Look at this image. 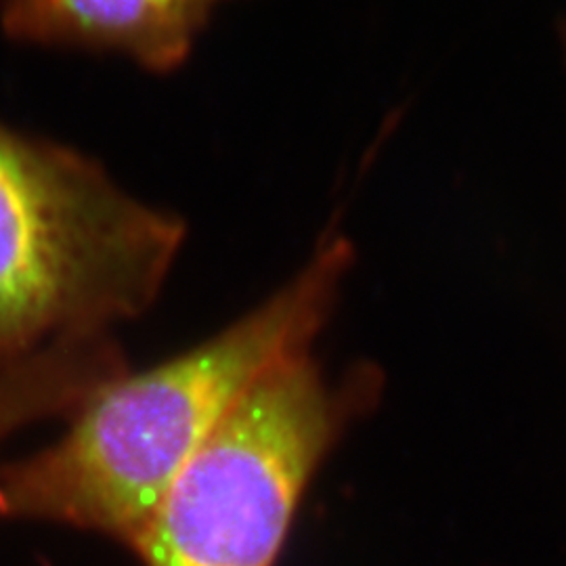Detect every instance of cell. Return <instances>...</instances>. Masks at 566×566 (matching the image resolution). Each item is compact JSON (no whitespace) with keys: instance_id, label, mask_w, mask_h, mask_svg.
<instances>
[{"instance_id":"cell-1","label":"cell","mask_w":566,"mask_h":566,"mask_svg":"<svg viewBox=\"0 0 566 566\" xmlns=\"http://www.w3.org/2000/svg\"><path fill=\"white\" fill-rule=\"evenodd\" d=\"M353 261V243L332 231L290 282L214 338L99 386L57 443L0 465V521H53L135 546L182 465L243 395L311 350Z\"/></svg>"},{"instance_id":"cell-2","label":"cell","mask_w":566,"mask_h":566,"mask_svg":"<svg viewBox=\"0 0 566 566\" xmlns=\"http://www.w3.org/2000/svg\"><path fill=\"white\" fill-rule=\"evenodd\" d=\"M182 242L97 160L0 122V374L142 315Z\"/></svg>"},{"instance_id":"cell-3","label":"cell","mask_w":566,"mask_h":566,"mask_svg":"<svg viewBox=\"0 0 566 566\" xmlns=\"http://www.w3.org/2000/svg\"><path fill=\"white\" fill-rule=\"evenodd\" d=\"M380 390L374 367L336 385L308 350L271 367L168 486L133 546L143 566H275L315 470Z\"/></svg>"},{"instance_id":"cell-4","label":"cell","mask_w":566,"mask_h":566,"mask_svg":"<svg viewBox=\"0 0 566 566\" xmlns=\"http://www.w3.org/2000/svg\"><path fill=\"white\" fill-rule=\"evenodd\" d=\"M224 2L229 0H0V21L15 41L109 51L166 74L191 55Z\"/></svg>"},{"instance_id":"cell-5","label":"cell","mask_w":566,"mask_h":566,"mask_svg":"<svg viewBox=\"0 0 566 566\" xmlns=\"http://www.w3.org/2000/svg\"><path fill=\"white\" fill-rule=\"evenodd\" d=\"M122 357L107 338L53 346L0 374V441L42 418L78 409L120 376Z\"/></svg>"}]
</instances>
